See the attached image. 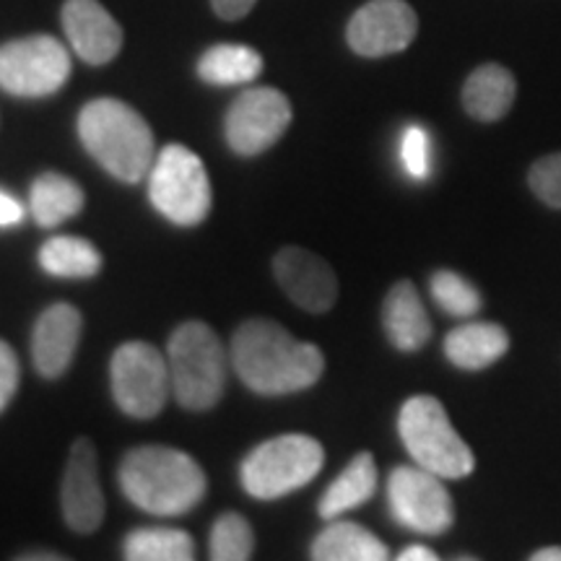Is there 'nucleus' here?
I'll return each mask as SVG.
<instances>
[{"instance_id":"f3484780","label":"nucleus","mask_w":561,"mask_h":561,"mask_svg":"<svg viewBox=\"0 0 561 561\" xmlns=\"http://www.w3.org/2000/svg\"><path fill=\"white\" fill-rule=\"evenodd\" d=\"M382 325L398 351H419L430 343L432 320L411 280H398L388 291L382 305Z\"/></svg>"},{"instance_id":"7c9ffc66","label":"nucleus","mask_w":561,"mask_h":561,"mask_svg":"<svg viewBox=\"0 0 561 561\" xmlns=\"http://www.w3.org/2000/svg\"><path fill=\"white\" fill-rule=\"evenodd\" d=\"M255 3L257 0H210L216 16H221L224 21H237V19L248 16Z\"/></svg>"},{"instance_id":"f704fd0d","label":"nucleus","mask_w":561,"mask_h":561,"mask_svg":"<svg viewBox=\"0 0 561 561\" xmlns=\"http://www.w3.org/2000/svg\"><path fill=\"white\" fill-rule=\"evenodd\" d=\"M530 561H561V546H549V549L536 551Z\"/></svg>"},{"instance_id":"6e6552de","label":"nucleus","mask_w":561,"mask_h":561,"mask_svg":"<svg viewBox=\"0 0 561 561\" xmlns=\"http://www.w3.org/2000/svg\"><path fill=\"white\" fill-rule=\"evenodd\" d=\"M112 398L130 419H153L172 398V377L167 356L146 341H128L112 354Z\"/></svg>"},{"instance_id":"4be33fe9","label":"nucleus","mask_w":561,"mask_h":561,"mask_svg":"<svg viewBox=\"0 0 561 561\" xmlns=\"http://www.w3.org/2000/svg\"><path fill=\"white\" fill-rule=\"evenodd\" d=\"M30 203L34 221L39 227L53 229L81 214L83 191L66 174L45 172L32 182Z\"/></svg>"},{"instance_id":"412c9836","label":"nucleus","mask_w":561,"mask_h":561,"mask_svg":"<svg viewBox=\"0 0 561 561\" xmlns=\"http://www.w3.org/2000/svg\"><path fill=\"white\" fill-rule=\"evenodd\" d=\"M377 489V466L371 453H359L348 462L343 471L335 476V481L325 489L320 500L322 520H339L346 512L362 507L371 500Z\"/></svg>"},{"instance_id":"9d476101","label":"nucleus","mask_w":561,"mask_h":561,"mask_svg":"<svg viewBox=\"0 0 561 561\" xmlns=\"http://www.w3.org/2000/svg\"><path fill=\"white\" fill-rule=\"evenodd\" d=\"M445 479L421 466H398L388 481L390 512L403 528L439 536L455 523V504Z\"/></svg>"},{"instance_id":"1a4fd4ad","label":"nucleus","mask_w":561,"mask_h":561,"mask_svg":"<svg viewBox=\"0 0 561 561\" xmlns=\"http://www.w3.org/2000/svg\"><path fill=\"white\" fill-rule=\"evenodd\" d=\"M70 76V55L47 34L5 42L0 47V89L13 96H50L66 87Z\"/></svg>"},{"instance_id":"f257e3e1","label":"nucleus","mask_w":561,"mask_h":561,"mask_svg":"<svg viewBox=\"0 0 561 561\" xmlns=\"http://www.w3.org/2000/svg\"><path fill=\"white\" fill-rule=\"evenodd\" d=\"M229 362L237 377L257 396H291L312 388L325 371V356L314 343L297 341L278 322L255 318L231 335Z\"/></svg>"},{"instance_id":"a878e982","label":"nucleus","mask_w":561,"mask_h":561,"mask_svg":"<svg viewBox=\"0 0 561 561\" xmlns=\"http://www.w3.org/2000/svg\"><path fill=\"white\" fill-rule=\"evenodd\" d=\"M255 551V533L237 512H227L214 523L208 541L210 561H250Z\"/></svg>"},{"instance_id":"b1692460","label":"nucleus","mask_w":561,"mask_h":561,"mask_svg":"<svg viewBox=\"0 0 561 561\" xmlns=\"http://www.w3.org/2000/svg\"><path fill=\"white\" fill-rule=\"evenodd\" d=\"M39 265L58 278H91L102 271V252L81 237H53L39 248Z\"/></svg>"},{"instance_id":"473e14b6","label":"nucleus","mask_w":561,"mask_h":561,"mask_svg":"<svg viewBox=\"0 0 561 561\" xmlns=\"http://www.w3.org/2000/svg\"><path fill=\"white\" fill-rule=\"evenodd\" d=\"M396 561H439V557L426 546H409Z\"/></svg>"},{"instance_id":"aec40b11","label":"nucleus","mask_w":561,"mask_h":561,"mask_svg":"<svg viewBox=\"0 0 561 561\" xmlns=\"http://www.w3.org/2000/svg\"><path fill=\"white\" fill-rule=\"evenodd\" d=\"M312 561H390V551L359 523L333 520L312 541Z\"/></svg>"},{"instance_id":"4468645a","label":"nucleus","mask_w":561,"mask_h":561,"mask_svg":"<svg viewBox=\"0 0 561 561\" xmlns=\"http://www.w3.org/2000/svg\"><path fill=\"white\" fill-rule=\"evenodd\" d=\"M273 273L299 310L322 314L333 310L339 299V278L331 263L305 248H284L273 257Z\"/></svg>"},{"instance_id":"dca6fc26","label":"nucleus","mask_w":561,"mask_h":561,"mask_svg":"<svg viewBox=\"0 0 561 561\" xmlns=\"http://www.w3.org/2000/svg\"><path fill=\"white\" fill-rule=\"evenodd\" d=\"M81 312L73 305L47 307L32 333V359L45 380H58L73 362L81 341Z\"/></svg>"},{"instance_id":"c756f323","label":"nucleus","mask_w":561,"mask_h":561,"mask_svg":"<svg viewBox=\"0 0 561 561\" xmlns=\"http://www.w3.org/2000/svg\"><path fill=\"white\" fill-rule=\"evenodd\" d=\"M19 359L13 354V348L5 341H0V413L5 411V405L11 403V398L19 390Z\"/></svg>"},{"instance_id":"423d86ee","label":"nucleus","mask_w":561,"mask_h":561,"mask_svg":"<svg viewBox=\"0 0 561 561\" xmlns=\"http://www.w3.org/2000/svg\"><path fill=\"white\" fill-rule=\"evenodd\" d=\"M325 450L307 434H284L257 445L242 460L240 479L250 496L263 502L280 500L301 486H307L320 473Z\"/></svg>"},{"instance_id":"5701e85b","label":"nucleus","mask_w":561,"mask_h":561,"mask_svg":"<svg viewBox=\"0 0 561 561\" xmlns=\"http://www.w3.org/2000/svg\"><path fill=\"white\" fill-rule=\"evenodd\" d=\"M263 73L261 53L248 45H214L198 60V76L210 87H240Z\"/></svg>"},{"instance_id":"f03ea898","label":"nucleus","mask_w":561,"mask_h":561,"mask_svg":"<svg viewBox=\"0 0 561 561\" xmlns=\"http://www.w3.org/2000/svg\"><path fill=\"white\" fill-rule=\"evenodd\" d=\"M123 494L157 517L191 512L206 496V473L191 455L164 445H144L121 462Z\"/></svg>"},{"instance_id":"393cba45","label":"nucleus","mask_w":561,"mask_h":561,"mask_svg":"<svg viewBox=\"0 0 561 561\" xmlns=\"http://www.w3.org/2000/svg\"><path fill=\"white\" fill-rule=\"evenodd\" d=\"M123 561H195V543L178 528H138L125 538Z\"/></svg>"},{"instance_id":"72a5a7b5","label":"nucleus","mask_w":561,"mask_h":561,"mask_svg":"<svg viewBox=\"0 0 561 561\" xmlns=\"http://www.w3.org/2000/svg\"><path fill=\"white\" fill-rule=\"evenodd\" d=\"M16 561H70V559L53 551H30V553H21Z\"/></svg>"},{"instance_id":"0eeeda50","label":"nucleus","mask_w":561,"mask_h":561,"mask_svg":"<svg viewBox=\"0 0 561 561\" xmlns=\"http://www.w3.org/2000/svg\"><path fill=\"white\" fill-rule=\"evenodd\" d=\"M149 198L153 208L178 227H198L206 221L210 182L198 153L182 144L164 146L149 172Z\"/></svg>"},{"instance_id":"cd10ccee","label":"nucleus","mask_w":561,"mask_h":561,"mask_svg":"<svg viewBox=\"0 0 561 561\" xmlns=\"http://www.w3.org/2000/svg\"><path fill=\"white\" fill-rule=\"evenodd\" d=\"M530 191L549 208H561V151L538 159L528 174Z\"/></svg>"},{"instance_id":"39448f33","label":"nucleus","mask_w":561,"mask_h":561,"mask_svg":"<svg viewBox=\"0 0 561 561\" xmlns=\"http://www.w3.org/2000/svg\"><path fill=\"white\" fill-rule=\"evenodd\" d=\"M398 432L416 466L439 479H466L473 473L471 447L455 432L445 405L434 396H413L403 403Z\"/></svg>"},{"instance_id":"ddd939ff","label":"nucleus","mask_w":561,"mask_h":561,"mask_svg":"<svg viewBox=\"0 0 561 561\" xmlns=\"http://www.w3.org/2000/svg\"><path fill=\"white\" fill-rule=\"evenodd\" d=\"M60 507L68 528L81 536L100 530L104 520V494L100 483V460L87 437L70 445L68 466L62 473Z\"/></svg>"},{"instance_id":"6ab92c4d","label":"nucleus","mask_w":561,"mask_h":561,"mask_svg":"<svg viewBox=\"0 0 561 561\" xmlns=\"http://www.w3.org/2000/svg\"><path fill=\"white\" fill-rule=\"evenodd\" d=\"M510 348V333L496 322H466L447 333L445 354L455 367L479 371L500 362Z\"/></svg>"},{"instance_id":"20e7f679","label":"nucleus","mask_w":561,"mask_h":561,"mask_svg":"<svg viewBox=\"0 0 561 561\" xmlns=\"http://www.w3.org/2000/svg\"><path fill=\"white\" fill-rule=\"evenodd\" d=\"M172 396L187 411H208L227 388V351L206 322H182L167 346Z\"/></svg>"},{"instance_id":"7ed1b4c3","label":"nucleus","mask_w":561,"mask_h":561,"mask_svg":"<svg viewBox=\"0 0 561 561\" xmlns=\"http://www.w3.org/2000/svg\"><path fill=\"white\" fill-rule=\"evenodd\" d=\"M79 138L112 178L136 185L151 172L157 149L149 123L121 100H94L79 115Z\"/></svg>"},{"instance_id":"a211bd4d","label":"nucleus","mask_w":561,"mask_h":561,"mask_svg":"<svg viewBox=\"0 0 561 561\" xmlns=\"http://www.w3.org/2000/svg\"><path fill=\"white\" fill-rule=\"evenodd\" d=\"M517 81L500 62H483L462 87V107L479 123H496L512 110Z\"/></svg>"},{"instance_id":"9b49d317","label":"nucleus","mask_w":561,"mask_h":561,"mask_svg":"<svg viewBox=\"0 0 561 561\" xmlns=\"http://www.w3.org/2000/svg\"><path fill=\"white\" fill-rule=\"evenodd\" d=\"M291 102L278 89L257 87L237 96L224 121L229 149L240 157H257L268 151L289 130Z\"/></svg>"},{"instance_id":"f8f14e48","label":"nucleus","mask_w":561,"mask_h":561,"mask_svg":"<svg viewBox=\"0 0 561 561\" xmlns=\"http://www.w3.org/2000/svg\"><path fill=\"white\" fill-rule=\"evenodd\" d=\"M419 16L405 0H369L348 21L346 39L362 58L403 53L416 39Z\"/></svg>"},{"instance_id":"c9c22d12","label":"nucleus","mask_w":561,"mask_h":561,"mask_svg":"<svg viewBox=\"0 0 561 561\" xmlns=\"http://www.w3.org/2000/svg\"><path fill=\"white\" fill-rule=\"evenodd\" d=\"M453 561H479L476 557H458V559H453Z\"/></svg>"},{"instance_id":"c85d7f7f","label":"nucleus","mask_w":561,"mask_h":561,"mask_svg":"<svg viewBox=\"0 0 561 561\" xmlns=\"http://www.w3.org/2000/svg\"><path fill=\"white\" fill-rule=\"evenodd\" d=\"M401 159L405 172L411 174L413 180H426L432 170V153H430V133L419 125H411L405 128L401 138Z\"/></svg>"},{"instance_id":"2f4dec72","label":"nucleus","mask_w":561,"mask_h":561,"mask_svg":"<svg viewBox=\"0 0 561 561\" xmlns=\"http://www.w3.org/2000/svg\"><path fill=\"white\" fill-rule=\"evenodd\" d=\"M24 219V208L21 203L9 195L5 191H0V227H16Z\"/></svg>"},{"instance_id":"2eb2a0df","label":"nucleus","mask_w":561,"mask_h":561,"mask_svg":"<svg viewBox=\"0 0 561 561\" xmlns=\"http://www.w3.org/2000/svg\"><path fill=\"white\" fill-rule=\"evenodd\" d=\"M62 30L89 66H107L123 50V30L100 0H66L62 5Z\"/></svg>"},{"instance_id":"bb28decb","label":"nucleus","mask_w":561,"mask_h":561,"mask_svg":"<svg viewBox=\"0 0 561 561\" xmlns=\"http://www.w3.org/2000/svg\"><path fill=\"white\" fill-rule=\"evenodd\" d=\"M434 301L442 312L453 318H473L481 310V294L471 280H466L455 271H437L430 280Z\"/></svg>"}]
</instances>
